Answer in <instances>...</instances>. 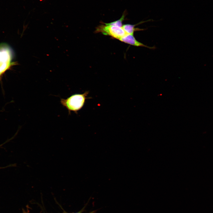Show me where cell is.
Returning <instances> with one entry per match:
<instances>
[{
    "label": "cell",
    "mask_w": 213,
    "mask_h": 213,
    "mask_svg": "<svg viewBox=\"0 0 213 213\" xmlns=\"http://www.w3.org/2000/svg\"><path fill=\"white\" fill-rule=\"evenodd\" d=\"M14 57L12 49L7 43H0V81L5 72L12 66L17 64L13 61Z\"/></svg>",
    "instance_id": "1"
},
{
    "label": "cell",
    "mask_w": 213,
    "mask_h": 213,
    "mask_svg": "<svg viewBox=\"0 0 213 213\" xmlns=\"http://www.w3.org/2000/svg\"><path fill=\"white\" fill-rule=\"evenodd\" d=\"M88 93L86 91L82 94H73L66 99H61L60 103L67 109L69 114L71 112L77 113L83 106Z\"/></svg>",
    "instance_id": "2"
},
{
    "label": "cell",
    "mask_w": 213,
    "mask_h": 213,
    "mask_svg": "<svg viewBox=\"0 0 213 213\" xmlns=\"http://www.w3.org/2000/svg\"><path fill=\"white\" fill-rule=\"evenodd\" d=\"M96 28L95 33H101L104 35L111 36L119 40L127 34L122 27L106 25L102 22Z\"/></svg>",
    "instance_id": "3"
},
{
    "label": "cell",
    "mask_w": 213,
    "mask_h": 213,
    "mask_svg": "<svg viewBox=\"0 0 213 213\" xmlns=\"http://www.w3.org/2000/svg\"><path fill=\"white\" fill-rule=\"evenodd\" d=\"M119 40L122 42L135 46L143 47L151 49L155 48L154 46L150 47L139 42L135 39L133 35H132L126 34Z\"/></svg>",
    "instance_id": "4"
},
{
    "label": "cell",
    "mask_w": 213,
    "mask_h": 213,
    "mask_svg": "<svg viewBox=\"0 0 213 213\" xmlns=\"http://www.w3.org/2000/svg\"><path fill=\"white\" fill-rule=\"evenodd\" d=\"M151 20H148L145 21H142L134 25L129 24H124L122 25V28L127 34L133 35V33L135 31H141L145 30V29H141L138 28H135V27L136 26L142 23L149 21Z\"/></svg>",
    "instance_id": "5"
},
{
    "label": "cell",
    "mask_w": 213,
    "mask_h": 213,
    "mask_svg": "<svg viewBox=\"0 0 213 213\" xmlns=\"http://www.w3.org/2000/svg\"><path fill=\"white\" fill-rule=\"evenodd\" d=\"M126 15V12H124L122 17L119 20L109 23H104L107 25H114L121 27L123 25L122 22L125 20Z\"/></svg>",
    "instance_id": "6"
},
{
    "label": "cell",
    "mask_w": 213,
    "mask_h": 213,
    "mask_svg": "<svg viewBox=\"0 0 213 213\" xmlns=\"http://www.w3.org/2000/svg\"><path fill=\"white\" fill-rule=\"evenodd\" d=\"M23 213H29V212L27 211V212L25 211V210L23 211Z\"/></svg>",
    "instance_id": "7"
},
{
    "label": "cell",
    "mask_w": 213,
    "mask_h": 213,
    "mask_svg": "<svg viewBox=\"0 0 213 213\" xmlns=\"http://www.w3.org/2000/svg\"><path fill=\"white\" fill-rule=\"evenodd\" d=\"M81 213V211H80V212H77V213Z\"/></svg>",
    "instance_id": "8"
},
{
    "label": "cell",
    "mask_w": 213,
    "mask_h": 213,
    "mask_svg": "<svg viewBox=\"0 0 213 213\" xmlns=\"http://www.w3.org/2000/svg\"><path fill=\"white\" fill-rule=\"evenodd\" d=\"M94 211L92 212H91L89 213H94Z\"/></svg>",
    "instance_id": "9"
}]
</instances>
